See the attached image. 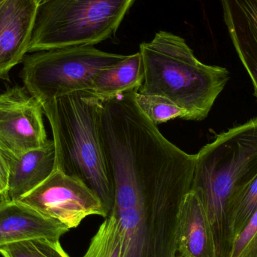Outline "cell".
I'll list each match as a JSON object with an SVG mask.
<instances>
[{"label": "cell", "mask_w": 257, "mask_h": 257, "mask_svg": "<svg viewBox=\"0 0 257 257\" xmlns=\"http://www.w3.org/2000/svg\"><path fill=\"white\" fill-rule=\"evenodd\" d=\"M138 90L103 101L99 134L114 193L112 210L184 200L191 191L196 154L168 140L142 112Z\"/></svg>", "instance_id": "6da1fadb"}, {"label": "cell", "mask_w": 257, "mask_h": 257, "mask_svg": "<svg viewBox=\"0 0 257 257\" xmlns=\"http://www.w3.org/2000/svg\"><path fill=\"white\" fill-rule=\"evenodd\" d=\"M257 178V117L220 133L196 154L192 191L200 199L217 257H231L234 214Z\"/></svg>", "instance_id": "7a4b0ae2"}, {"label": "cell", "mask_w": 257, "mask_h": 257, "mask_svg": "<svg viewBox=\"0 0 257 257\" xmlns=\"http://www.w3.org/2000/svg\"><path fill=\"white\" fill-rule=\"evenodd\" d=\"M103 101L84 90L41 105L52 131L56 170L84 183L110 214L114 188L99 134Z\"/></svg>", "instance_id": "3957f363"}, {"label": "cell", "mask_w": 257, "mask_h": 257, "mask_svg": "<svg viewBox=\"0 0 257 257\" xmlns=\"http://www.w3.org/2000/svg\"><path fill=\"white\" fill-rule=\"evenodd\" d=\"M139 52L145 75L137 93L167 98L186 111L187 120L206 118L230 78L226 68L202 63L171 32H157Z\"/></svg>", "instance_id": "277c9868"}, {"label": "cell", "mask_w": 257, "mask_h": 257, "mask_svg": "<svg viewBox=\"0 0 257 257\" xmlns=\"http://www.w3.org/2000/svg\"><path fill=\"white\" fill-rule=\"evenodd\" d=\"M136 0H48L40 5L29 53L93 45L113 37Z\"/></svg>", "instance_id": "5b68a950"}, {"label": "cell", "mask_w": 257, "mask_h": 257, "mask_svg": "<svg viewBox=\"0 0 257 257\" xmlns=\"http://www.w3.org/2000/svg\"><path fill=\"white\" fill-rule=\"evenodd\" d=\"M126 57L93 45L36 51L24 57L21 77L27 91L42 104L75 92L91 90L101 71Z\"/></svg>", "instance_id": "8992f818"}, {"label": "cell", "mask_w": 257, "mask_h": 257, "mask_svg": "<svg viewBox=\"0 0 257 257\" xmlns=\"http://www.w3.org/2000/svg\"><path fill=\"white\" fill-rule=\"evenodd\" d=\"M18 202L60 222L69 229L78 227L89 216L105 218L109 214L100 199L84 183L56 169Z\"/></svg>", "instance_id": "52a82bcc"}, {"label": "cell", "mask_w": 257, "mask_h": 257, "mask_svg": "<svg viewBox=\"0 0 257 257\" xmlns=\"http://www.w3.org/2000/svg\"><path fill=\"white\" fill-rule=\"evenodd\" d=\"M43 109L24 87L15 86L0 94V148L18 156L42 148L47 137Z\"/></svg>", "instance_id": "ba28073f"}, {"label": "cell", "mask_w": 257, "mask_h": 257, "mask_svg": "<svg viewBox=\"0 0 257 257\" xmlns=\"http://www.w3.org/2000/svg\"><path fill=\"white\" fill-rule=\"evenodd\" d=\"M39 5L37 0H6L0 4V79L23 63L29 53Z\"/></svg>", "instance_id": "9c48e42d"}, {"label": "cell", "mask_w": 257, "mask_h": 257, "mask_svg": "<svg viewBox=\"0 0 257 257\" xmlns=\"http://www.w3.org/2000/svg\"><path fill=\"white\" fill-rule=\"evenodd\" d=\"M234 48L251 80L257 100V0H219Z\"/></svg>", "instance_id": "30bf717a"}, {"label": "cell", "mask_w": 257, "mask_h": 257, "mask_svg": "<svg viewBox=\"0 0 257 257\" xmlns=\"http://www.w3.org/2000/svg\"><path fill=\"white\" fill-rule=\"evenodd\" d=\"M69 229L21 202L6 201L0 206V248L36 238L60 240Z\"/></svg>", "instance_id": "8fae6325"}, {"label": "cell", "mask_w": 257, "mask_h": 257, "mask_svg": "<svg viewBox=\"0 0 257 257\" xmlns=\"http://www.w3.org/2000/svg\"><path fill=\"white\" fill-rule=\"evenodd\" d=\"M6 154L9 176L6 196L9 202H18L42 184L55 171V148L50 141L42 148L15 156Z\"/></svg>", "instance_id": "7c38bea8"}, {"label": "cell", "mask_w": 257, "mask_h": 257, "mask_svg": "<svg viewBox=\"0 0 257 257\" xmlns=\"http://www.w3.org/2000/svg\"><path fill=\"white\" fill-rule=\"evenodd\" d=\"M174 257H217L206 213L200 199L192 190L180 211Z\"/></svg>", "instance_id": "4fadbf2b"}, {"label": "cell", "mask_w": 257, "mask_h": 257, "mask_svg": "<svg viewBox=\"0 0 257 257\" xmlns=\"http://www.w3.org/2000/svg\"><path fill=\"white\" fill-rule=\"evenodd\" d=\"M144 67L140 53L127 55L126 59L101 71L93 81L90 91L103 100L139 90L144 80Z\"/></svg>", "instance_id": "5bb4252c"}, {"label": "cell", "mask_w": 257, "mask_h": 257, "mask_svg": "<svg viewBox=\"0 0 257 257\" xmlns=\"http://www.w3.org/2000/svg\"><path fill=\"white\" fill-rule=\"evenodd\" d=\"M82 257H123L121 229L114 214L105 217Z\"/></svg>", "instance_id": "9a60e30c"}, {"label": "cell", "mask_w": 257, "mask_h": 257, "mask_svg": "<svg viewBox=\"0 0 257 257\" xmlns=\"http://www.w3.org/2000/svg\"><path fill=\"white\" fill-rule=\"evenodd\" d=\"M135 99L142 112L157 126L173 119L187 120L186 111L167 98L158 95L140 94L136 91Z\"/></svg>", "instance_id": "2e32d148"}, {"label": "cell", "mask_w": 257, "mask_h": 257, "mask_svg": "<svg viewBox=\"0 0 257 257\" xmlns=\"http://www.w3.org/2000/svg\"><path fill=\"white\" fill-rule=\"evenodd\" d=\"M3 257H70L60 240L36 238L12 243L0 248Z\"/></svg>", "instance_id": "e0dca14e"}, {"label": "cell", "mask_w": 257, "mask_h": 257, "mask_svg": "<svg viewBox=\"0 0 257 257\" xmlns=\"http://www.w3.org/2000/svg\"><path fill=\"white\" fill-rule=\"evenodd\" d=\"M256 211L257 178L246 190L234 214L232 226L236 239Z\"/></svg>", "instance_id": "ac0fdd59"}, {"label": "cell", "mask_w": 257, "mask_h": 257, "mask_svg": "<svg viewBox=\"0 0 257 257\" xmlns=\"http://www.w3.org/2000/svg\"><path fill=\"white\" fill-rule=\"evenodd\" d=\"M231 257H257V211L237 238Z\"/></svg>", "instance_id": "d6986e66"}, {"label": "cell", "mask_w": 257, "mask_h": 257, "mask_svg": "<svg viewBox=\"0 0 257 257\" xmlns=\"http://www.w3.org/2000/svg\"><path fill=\"white\" fill-rule=\"evenodd\" d=\"M8 176H9V164L6 159L5 151L0 148V180L7 187Z\"/></svg>", "instance_id": "ffe728a7"}, {"label": "cell", "mask_w": 257, "mask_h": 257, "mask_svg": "<svg viewBox=\"0 0 257 257\" xmlns=\"http://www.w3.org/2000/svg\"><path fill=\"white\" fill-rule=\"evenodd\" d=\"M6 201L8 200L6 196V193H0V206H1L3 203H5Z\"/></svg>", "instance_id": "44dd1931"}, {"label": "cell", "mask_w": 257, "mask_h": 257, "mask_svg": "<svg viewBox=\"0 0 257 257\" xmlns=\"http://www.w3.org/2000/svg\"><path fill=\"white\" fill-rule=\"evenodd\" d=\"M6 185L0 180V193H6Z\"/></svg>", "instance_id": "7402d4cb"}, {"label": "cell", "mask_w": 257, "mask_h": 257, "mask_svg": "<svg viewBox=\"0 0 257 257\" xmlns=\"http://www.w3.org/2000/svg\"><path fill=\"white\" fill-rule=\"evenodd\" d=\"M48 1V0H37L38 3H39V6L40 5L43 4V3H45V2Z\"/></svg>", "instance_id": "603a6c76"}, {"label": "cell", "mask_w": 257, "mask_h": 257, "mask_svg": "<svg viewBox=\"0 0 257 257\" xmlns=\"http://www.w3.org/2000/svg\"><path fill=\"white\" fill-rule=\"evenodd\" d=\"M5 1H6V0H0V4H2V3H4Z\"/></svg>", "instance_id": "cb8c5ba5"}]
</instances>
